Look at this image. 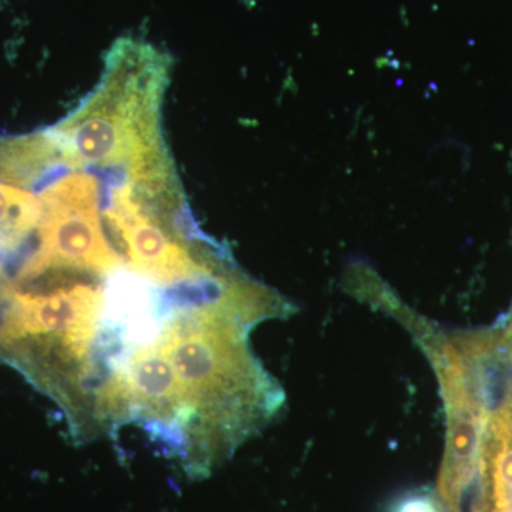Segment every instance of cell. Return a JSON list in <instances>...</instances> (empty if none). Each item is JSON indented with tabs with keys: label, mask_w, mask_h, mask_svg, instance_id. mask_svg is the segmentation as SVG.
Here are the masks:
<instances>
[{
	"label": "cell",
	"mask_w": 512,
	"mask_h": 512,
	"mask_svg": "<svg viewBox=\"0 0 512 512\" xmlns=\"http://www.w3.org/2000/svg\"><path fill=\"white\" fill-rule=\"evenodd\" d=\"M100 308L101 292L87 284L45 293L16 292L0 326V342L57 335L67 356L80 359L92 343Z\"/></svg>",
	"instance_id": "4"
},
{
	"label": "cell",
	"mask_w": 512,
	"mask_h": 512,
	"mask_svg": "<svg viewBox=\"0 0 512 512\" xmlns=\"http://www.w3.org/2000/svg\"><path fill=\"white\" fill-rule=\"evenodd\" d=\"M507 352H508V355H510L511 359H512V323H511V328L510 330H508V336H507Z\"/></svg>",
	"instance_id": "9"
},
{
	"label": "cell",
	"mask_w": 512,
	"mask_h": 512,
	"mask_svg": "<svg viewBox=\"0 0 512 512\" xmlns=\"http://www.w3.org/2000/svg\"><path fill=\"white\" fill-rule=\"evenodd\" d=\"M168 57L133 37L117 40L99 86L50 128L64 151L100 170H121L150 192L181 190L161 133Z\"/></svg>",
	"instance_id": "1"
},
{
	"label": "cell",
	"mask_w": 512,
	"mask_h": 512,
	"mask_svg": "<svg viewBox=\"0 0 512 512\" xmlns=\"http://www.w3.org/2000/svg\"><path fill=\"white\" fill-rule=\"evenodd\" d=\"M126 377H121L128 402L161 417L191 421L192 413L180 380L160 343L138 350Z\"/></svg>",
	"instance_id": "6"
},
{
	"label": "cell",
	"mask_w": 512,
	"mask_h": 512,
	"mask_svg": "<svg viewBox=\"0 0 512 512\" xmlns=\"http://www.w3.org/2000/svg\"><path fill=\"white\" fill-rule=\"evenodd\" d=\"M175 370L192 416L221 424L241 404L254 377L241 329L222 303L171 320L158 339Z\"/></svg>",
	"instance_id": "2"
},
{
	"label": "cell",
	"mask_w": 512,
	"mask_h": 512,
	"mask_svg": "<svg viewBox=\"0 0 512 512\" xmlns=\"http://www.w3.org/2000/svg\"><path fill=\"white\" fill-rule=\"evenodd\" d=\"M464 512H512V386L481 434L473 495Z\"/></svg>",
	"instance_id": "5"
},
{
	"label": "cell",
	"mask_w": 512,
	"mask_h": 512,
	"mask_svg": "<svg viewBox=\"0 0 512 512\" xmlns=\"http://www.w3.org/2000/svg\"><path fill=\"white\" fill-rule=\"evenodd\" d=\"M396 512H441L439 505L434 503L433 498L426 495L412 497L399 505Z\"/></svg>",
	"instance_id": "8"
},
{
	"label": "cell",
	"mask_w": 512,
	"mask_h": 512,
	"mask_svg": "<svg viewBox=\"0 0 512 512\" xmlns=\"http://www.w3.org/2000/svg\"><path fill=\"white\" fill-rule=\"evenodd\" d=\"M33 184L0 180V251H15L22 242L39 229L43 218L40 194Z\"/></svg>",
	"instance_id": "7"
},
{
	"label": "cell",
	"mask_w": 512,
	"mask_h": 512,
	"mask_svg": "<svg viewBox=\"0 0 512 512\" xmlns=\"http://www.w3.org/2000/svg\"><path fill=\"white\" fill-rule=\"evenodd\" d=\"M67 173L46 184L39 192L43 218L37 234L39 245L19 272L22 281H32L50 271L109 274L120 265L101 221V188L96 175L79 170L70 157Z\"/></svg>",
	"instance_id": "3"
}]
</instances>
